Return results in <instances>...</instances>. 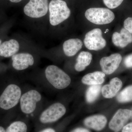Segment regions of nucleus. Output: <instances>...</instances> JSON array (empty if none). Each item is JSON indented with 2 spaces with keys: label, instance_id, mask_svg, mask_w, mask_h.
<instances>
[{
  "label": "nucleus",
  "instance_id": "obj_1",
  "mask_svg": "<svg viewBox=\"0 0 132 132\" xmlns=\"http://www.w3.org/2000/svg\"><path fill=\"white\" fill-rule=\"evenodd\" d=\"M50 24L56 26L68 19L71 12L67 3L63 0H52L48 6Z\"/></svg>",
  "mask_w": 132,
  "mask_h": 132
},
{
  "label": "nucleus",
  "instance_id": "obj_26",
  "mask_svg": "<svg viewBox=\"0 0 132 132\" xmlns=\"http://www.w3.org/2000/svg\"><path fill=\"white\" fill-rule=\"evenodd\" d=\"M70 132H90L89 130L82 128H78L72 130Z\"/></svg>",
  "mask_w": 132,
  "mask_h": 132
},
{
  "label": "nucleus",
  "instance_id": "obj_28",
  "mask_svg": "<svg viewBox=\"0 0 132 132\" xmlns=\"http://www.w3.org/2000/svg\"><path fill=\"white\" fill-rule=\"evenodd\" d=\"M11 2L15 3H17L21 2L22 0H10Z\"/></svg>",
  "mask_w": 132,
  "mask_h": 132
},
{
  "label": "nucleus",
  "instance_id": "obj_2",
  "mask_svg": "<svg viewBox=\"0 0 132 132\" xmlns=\"http://www.w3.org/2000/svg\"><path fill=\"white\" fill-rule=\"evenodd\" d=\"M45 73L48 82L57 89H64L71 83L70 77L57 66H48L46 68Z\"/></svg>",
  "mask_w": 132,
  "mask_h": 132
},
{
  "label": "nucleus",
  "instance_id": "obj_20",
  "mask_svg": "<svg viewBox=\"0 0 132 132\" xmlns=\"http://www.w3.org/2000/svg\"><path fill=\"white\" fill-rule=\"evenodd\" d=\"M117 98L118 101L121 103L132 101V85L123 89L118 95Z\"/></svg>",
  "mask_w": 132,
  "mask_h": 132
},
{
  "label": "nucleus",
  "instance_id": "obj_24",
  "mask_svg": "<svg viewBox=\"0 0 132 132\" xmlns=\"http://www.w3.org/2000/svg\"><path fill=\"white\" fill-rule=\"evenodd\" d=\"M124 64L128 68L132 67V54L126 57L124 61Z\"/></svg>",
  "mask_w": 132,
  "mask_h": 132
},
{
  "label": "nucleus",
  "instance_id": "obj_23",
  "mask_svg": "<svg viewBox=\"0 0 132 132\" xmlns=\"http://www.w3.org/2000/svg\"><path fill=\"white\" fill-rule=\"evenodd\" d=\"M124 27L132 34V17H128L125 20Z\"/></svg>",
  "mask_w": 132,
  "mask_h": 132
},
{
  "label": "nucleus",
  "instance_id": "obj_29",
  "mask_svg": "<svg viewBox=\"0 0 132 132\" xmlns=\"http://www.w3.org/2000/svg\"><path fill=\"white\" fill-rule=\"evenodd\" d=\"M5 128L2 126H0V132H5Z\"/></svg>",
  "mask_w": 132,
  "mask_h": 132
},
{
  "label": "nucleus",
  "instance_id": "obj_15",
  "mask_svg": "<svg viewBox=\"0 0 132 132\" xmlns=\"http://www.w3.org/2000/svg\"><path fill=\"white\" fill-rule=\"evenodd\" d=\"M20 45L15 40L11 39L3 43L0 46V56L9 57L16 54L19 51Z\"/></svg>",
  "mask_w": 132,
  "mask_h": 132
},
{
  "label": "nucleus",
  "instance_id": "obj_25",
  "mask_svg": "<svg viewBox=\"0 0 132 132\" xmlns=\"http://www.w3.org/2000/svg\"><path fill=\"white\" fill-rule=\"evenodd\" d=\"M122 132H132V122L125 126L122 128Z\"/></svg>",
  "mask_w": 132,
  "mask_h": 132
},
{
  "label": "nucleus",
  "instance_id": "obj_4",
  "mask_svg": "<svg viewBox=\"0 0 132 132\" xmlns=\"http://www.w3.org/2000/svg\"><path fill=\"white\" fill-rule=\"evenodd\" d=\"M21 95V90L18 86L9 85L0 96V108L5 110L13 108L19 103Z\"/></svg>",
  "mask_w": 132,
  "mask_h": 132
},
{
  "label": "nucleus",
  "instance_id": "obj_13",
  "mask_svg": "<svg viewBox=\"0 0 132 132\" xmlns=\"http://www.w3.org/2000/svg\"><path fill=\"white\" fill-rule=\"evenodd\" d=\"M122 86V81L118 78L112 79L109 85H105L102 89V95L105 98H111L117 94Z\"/></svg>",
  "mask_w": 132,
  "mask_h": 132
},
{
  "label": "nucleus",
  "instance_id": "obj_5",
  "mask_svg": "<svg viewBox=\"0 0 132 132\" xmlns=\"http://www.w3.org/2000/svg\"><path fill=\"white\" fill-rule=\"evenodd\" d=\"M48 6V0H30L24 7V13L31 18H40L47 13Z\"/></svg>",
  "mask_w": 132,
  "mask_h": 132
},
{
  "label": "nucleus",
  "instance_id": "obj_21",
  "mask_svg": "<svg viewBox=\"0 0 132 132\" xmlns=\"http://www.w3.org/2000/svg\"><path fill=\"white\" fill-rule=\"evenodd\" d=\"M27 127L26 123L21 121L13 122L7 128L5 132H27Z\"/></svg>",
  "mask_w": 132,
  "mask_h": 132
},
{
  "label": "nucleus",
  "instance_id": "obj_18",
  "mask_svg": "<svg viewBox=\"0 0 132 132\" xmlns=\"http://www.w3.org/2000/svg\"><path fill=\"white\" fill-rule=\"evenodd\" d=\"M92 59V55L89 52H82L79 54L75 68L76 71L81 72L85 70L87 67L89 65Z\"/></svg>",
  "mask_w": 132,
  "mask_h": 132
},
{
  "label": "nucleus",
  "instance_id": "obj_17",
  "mask_svg": "<svg viewBox=\"0 0 132 132\" xmlns=\"http://www.w3.org/2000/svg\"><path fill=\"white\" fill-rule=\"evenodd\" d=\"M105 74L103 72L96 71L87 74L82 78V82L86 85H101L105 81Z\"/></svg>",
  "mask_w": 132,
  "mask_h": 132
},
{
  "label": "nucleus",
  "instance_id": "obj_14",
  "mask_svg": "<svg viewBox=\"0 0 132 132\" xmlns=\"http://www.w3.org/2000/svg\"><path fill=\"white\" fill-rule=\"evenodd\" d=\"M107 122L106 118L102 115L92 116L86 118L84 121L85 126L97 131H101L104 129Z\"/></svg>",
  "mask_w": 132,
  "mask_h": 132
},
{
  "label": "nucleus",
  "instance_id": "obj_16",
  "mask_svg": "<svg viewBox=\"0 0 132 132\" xmlns=\"http://www.w3.org/2000/svg\"><path fill=\"white\" fill-rule=\"evenodd\" d=\"M82 46V41L78 39H70L65 41L63 45L64 53L68 57L75 55L81 48Z\"/></svg>",
  "mask_w": 132,
  "mask_h": 132
},
{
  "label": "nucleus",
  "instance_id": "obj_8",
  "mask_svg": "<svg viewBox=\"0 0 132 132\" xmlns=\"http://www.w3.org/2000/svg\"><path fill=\"white\" fill-rule=\"evenodd\" d=\"M42 99L40 94L35 90H31L24 93L20 98V107L22 112L30 114L35 110L36 104Z\"/></svg>",
  "mask_w": 132,
  "mask_h": 132
},
{
  "label": "nucleus",
  "instance_id": "obj_9",
  "mask_svg": "<svg viewBox=\"0 0 132 132\" xmlns=\"http://www.w3.org/2000/svg\"><path fill=\"white\" fill-rule=\"evenodd\" d=\"M131 115V110L122 109H119L109 122V128L114 132H119L125 126Z\"/></svg>",
  "mask_w": 132,
  "mask_h": 132
},
{
  "label": "nucleus",
  "instance_id": "obj_22",
  "mask_svg": "<svg viewBox=\"0 0 132 132\" xmlns=\"http://www.w3.org/2000/svg\"><path fill=\"white\" fill-rule=\"evenodd\" d=\"M105 5L111 9L118 7L122 3L124 0H103Z\"/></svg>",
  "mask_w": 132,
  "mask_h": 132
},
{
  "label": "nucleus",
  "instance_id": "obj_10",
  "mask_svg": "<svg viewBox=\"0 0 132 132\" xmlns=\"http://www.w3.org/2000/svg\"><path fill=\"white\" fill-rule=\"evenodd\" d=\"M122 59L121 55L118 53L113 54L109 57L102 58L100 65L102 72L106 75L113 73L119 67Z\"/></svg>",
  "mask_w": 132,
  "mask_h": 132
},
{
  "label": "nucleus",
  "instance_id": "obj_3",
  "mask_svg": "<svg viewBox=\"0 0 132 132\" xmlns=\"http://www.w3.org/2000/svg\"><path fill=\"white\" fill-rule=\"evenodd\" d=\"M85 16L88 20L97 25L109 24L115 18L113 12L105 8H91L86 11Z\"/></svg>",
  "mask_w": 132,
  "mask_h": 132
},
{
  "label": "nucleus",
  "instance_id": "obj_19",
  "mask_svg": "<svg viewBox=\"0 0 132 132\" xmlns=\"http://www.w3.org/2000/svg\"><path fill=\"white\" fill-rule=\"evenodd\" d=\"M101 90L100 85H92L88 88L86 93V99L89 103H92L97 99Z\"/></svg>",
  "mask_w": 132,
  "mask_h": 132
},
{
  "label": "nucleus",
  "instance_id": "obj_7",
  "mask_svg": "<svg viewBox=\"0 0 132 132\" xmlns=\"http://www.w3.org/2000/svg\"><path fill=\"white\" fill-rule=\"evenodd\" d=\"M66 112L64 105L60 103H55L43 112L40 117V121L44 124L53 123L62 118Z\"/></svg>",
  "mask_w": 132,
  "mask_h": 132
},
{
  "label": "nucleus",
  "instance_id": "obj_27",
  "mask_svg": "<svg viewBox=\"0 0 132 132\" xmlns=\"http://www.w3.org/2000/svg\"><path fill=\"white\" fill-rule=\"evenodd\" d=\"M39 132H55V131L53 128H47L44 129Z\"/></svg>",
  "mask_w": 132,
  "mask_h": 132
},
{
  "label": "nucleus",
  "instance_id": "obj_12",
  "mask_svg": "<svg viewBox=\"0 0 132 132\" xmlns=\"http://www.w3.org/2000/svg\"><path fill=\"white\" fill-rule=\"evenodd\" d=\"M120 32H115L113 33L112 41L115 46L123 48L131 43L132 34L124 28L121 29Z\"/></svg>",
  "mask_w": 132,
  "mask_h": 132
},
{
  "label": "nucleus",
  "instance_id": "obj_11",
  "mask_svg": "<svg viewBox=\"0 0 132 132\" xmlns=\"http://www.w3.org/2000/svg\"><path fill=\"white\" fill-rule=\"evenodd\" d=\"M13 67L18 71H21L33 65L34 60L32 55L28 53H21L13 55L12 57Z\"/></svg>",
  "mask_w": 132,
  "mask_h": 132
},
{
  "label": "nucleus",
  "instance_id": "obj_30",
  "mask_svg": "<svg viewBox=\"0 0 132 132\" xmlns=\"http://www.w3.org/2000/svg\"><path fill=\"white\" fill-rule=\"evenodd\" d=\"M1 43H2L1 40L0 39V46H1V44H2Z\"/></svg>",
  "mask_w": 132,
  "mask_h": 132
},
{
  "label": "nucleus",
  "instance_id": "obj_31",
  "mask_svg": "<svg viewBox=\"0 0 132 132\" xmlns=\"http://www.w3.org/2000/svg\"><path fill=\"white\" fill-rule=\"evenodd\" d=\"M132 115H131V117H132Z\"/></svg>",
  "mask_w": 132,
  "mask_h": 132
},
{
  "label": "nucleus",
  "instance_id": "obj_6",
  "mask_svg": "<svg viewBox=\"0 0 132 132\" xmlns=\"http://www.w3.org/2000/svg\"><path fill=\"white\" fill-rule=\"evenodd\" d=\"M84 44L87 49L98 51L106 46V42L102 35L101 29L95 28L86 34L84 40Z\"/></svg>",
  "mask_w": 132,
  "mask_h": 132
}]
</instances>
